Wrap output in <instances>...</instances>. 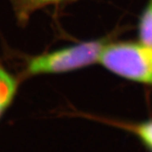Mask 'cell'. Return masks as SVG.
<instances>
[{"label":"cell","mask_w":152,"mask_h":152,"mask_svg":"<svg viewBox=\"0 0 152 152\" xmlns=\"http://www.w3.org/2000/svg\"><path fill=\"white\" fill-rule=\"evenodd\" d=\"M15 79L0 65V117L8 108L16 93Z\"/></svg>","instance_id":"cell-3"},{"label":"cell","mask_w":152,"mask_h":152,"mask_svg":"<svg viewBox=\"0 0 152 152\" xmlns=\"http://www.w3.org/2000/svg\"><path fill=\"white\" fill-rule=\"evenodd\" d=\"M140 43L152 49V2L143 11L139 23Z\"/></svg>","instance_id":"cell-4"},{"label":"cell","mask_w":152,"mask_h":152,"mask_svg":"<svg viewBox=\"0 0 152 152\" xmlns=\"http://www.w3.org/2000/svg\"><path fill=\"white\" fill-rule=\"evenodd\" d=\"M64 0H15L18 10L25 15L31 11L37 10L44 6L57 4Z\"/></svg>","instance_id":"cell-5"},{"label":"cell","mask_w":152,"mask_h":152,"mask_svg":"<svg viewBox=\"0 0 152 152\" xmlns=\"http://www.w3.org/2000/svg\"><path fill=\"white\" fill-rule=\"evenodd\" d=\"M133 131L140 139L142 143L152 151V120L134 126Z\"/></svg>","instance_id":"cell-6"},{"label":"cell","mask_w":152,"mask_h":152,"mask_svg":"<svg viewBox=\"0 0 152 152\" xmlns=\"http://www.w3.org/2000/svg\"><path fill=\"white\" fill-rule=\"evenodd\" d=\"M98 63L127 80L152 84V49L142 43H106Z\"/></svg>","instance_id":"cell-1"},{"label":"cell","mask_w":152,"mask_h":152,"mask_svg":"<svg viewBox=\"0 0 152 152\" xmlns=\"http://www.w3.org/2000/svg\"><path fill=\"white\" fill-rule=\"evenodd\" d=\"M106 42L96 40L67 47L33 58L29 62V74H60L76 70L98 63Z\"/></svg>","instance_id":"cell-2"}]
</instances>
